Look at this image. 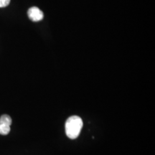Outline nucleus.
Masks as SVG:
<instances>
[{
  "label": "nucleus",
  "instance_id": "f257e3e1",
  "mask_svg": "<svg viewBox=\"0 0 155 155\" xmlns=\"http://www.w3.org/2000/svg\"><path fill=\"white\" fill-rule=\"evenodd\" d=\"M83 121L78 116L69 117L65 122V133L68 137L71 139L78 138L83 128Z\"/></svg>",
  "mask_w": 155,
  "mask_h": 155
},
{
  "label": "nucleus",
  "instance_id": "f03ea898",
  "mask_svg": "<svg viewBox=\"0 0 155 155\" xmlns=\"http://www.w3.org/2000/svg\"><path fill=\"white\" fill-rule=\"evenodd\" d=\"M29 18L33 22H39L43 19V13L40 9L36 7H31L28 12Z\"/></svg>",
  "mask_w": 155,
  "mask_h": 155
},
{
  "label": "nucleus",
  "instance_id": "7ed1b4c3",
  "mask_svg": "<svg viewBox=\"0 0 155 155\" xmlns=\"http://www.w3.org/2000/svg\"><path fill=\"white\" fill-rule=\"evenodd\" d=\"M0 124L11 126V124H12L11 117L9 115H7V114L2 115L1 117H0Z\"/></svg>",
  "mask_w": 155,
  "mask_h": 155
},
{
  "label": "nucleus",
  "instance_id": "20e7f679",
  "mask_svg": "<svg viewBox=\"0 0 155 155\" xmlns=\"http://www.w3.org/2000/svg\"><path fill=\"white\" fill-rule=\"evenodd\" d=\"M10 131V126L0 124V134L7 135Z\"/></svg>",
  "mask_w": 155,
  "mask_h": 155
},
{
  "label": "nucleus",
  "instance_id": "39448f33",
  "mask_svg": "<svg viewBox=\"0 0 155 155\" xmlns=\"http://www.w3.org/2000/svg\"><path fill=\"white\" fill-rule=\"evenodd\" d=\"M10 3V0H0V7H5Z\"/></svg>",
  "mask_w": 155,
  "mask_h": 155
}]
</instances>
